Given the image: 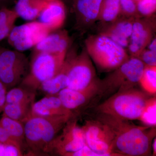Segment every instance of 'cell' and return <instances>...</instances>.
I'll return each mask as SVG.
<instances>
[{
  "mask_svg": "<svg viewBox=\"0 0 156 156\" xmlns=\"http://www.w3.org/2000/svg\"><path fill=\"white\" fill-rule=\"evenodd\" d=\"M8 89L0 81V112L3 111V108L6 103V94Z\"/></svg>",
  "mask_w": 156,
  "mask_h": 156,
  "instance_id": "34",
  "label": "cell"
},
{
  "mask_svg": "<svg viewBox=\"0 0 156 156\" xmlns=\"http://www.w3.org/2000/svg\"><path fill=\"white\" fill-rule=\"evenodd\" d=\"M70 115L41 117L30 116L23 122L26 146L31 155L49 154L50 146L62 130Z\"/></svg>",
  "mask_w": 156,
  "mask_h": 156,
  "instance_id": "2",
  "label": "cell"
},
{
  "mask_svg": "<svg viewBox=\"0 0 156 156\" xmlns=\"http://www.w3.org/2000/svg\"><path fill=\"white\" fill-rule=\"evenodd\" d=\"M18 17L13 9L8 7L0 9V42L8 37Z\"/></svg>",
  "mask_w": 156,
  "mask_h": 156,
  "instance_id": "25",
  "label": "cell"
},
{
  "mask_svg": "<svg viewBox=\"0 0 156 156\" xmlns=\"http://www.w3.org/2000/svg\"><path fill=\"white\" fill-rule=\"evenodd\" d=\"M10 0H0V9L3 7H7V4Z\"/></svg>",
  "mask_w": 156,
  "mask_h": 156,
  "instance_id": "36",
  "label": "cell"
},
{
  "mask_svg": "<svg viewBox=\"0 0 156 156\" xmlns=\"http://www.w3.org/2000/svg\"><path fill=\"white\" fill-rule=\"evenodd\" d=\"M136 5L139 17H150L155 14L156 0H140Z\"/></svg>",
  "mask_w": 156,
  "mask_h": 156,
  "instance_id": "28",
  "label": "cell"
},
{
  "mask_svg": "<svg viewBox=\"0 0 156 156\" xmlns=\"http://www.w3.org/2000/svg\"><path fill=\"white\" fill-rule=\"evenodd\" d=\"M121 16L119 0H104L97 21V29L112 23Z\"/></svg>",
  "mask_w": 156,
  "mask_h": 156,
  "instance_id": "21",
  "label": "cell"
},
{
  "mask_svg": "<svg viewBox=\"0 0 156 156\" xmlns=\"http://www.w3.org/2000/svg\"><path fill=\"white\" fill-rule=\"evenodd\" d=\"M0 123L10 136L23 151L26 146L24 124L3 114Z\"/></svg>",
  "mask_w": 156,
  "mask_h": 156,
  "instance_id": "22",
  "label": "cell"
},
{
  "mask_svg": "<svg viewBox=\"0 0 156 156\" xmlns=\"http://www.w3.org/2000/svg\"><path fill=\"white\" fill-rule=\"evenodd\" d=\"M136 58L149 66H156V52L146 48L140 52Z\"/></svg>",
  "mask_w": 156,
  "mask_h": 156,
  "instance_id": "31",
  "label": "cell"
},
{
  "mask_svg": "<svg viewBox=\"0 0 156 156\" xmlns=\"http://www.w3.org/2000/svg\"><path fill=\"white\" fill-rule=\"evenodd\" d=\"M155 14L147 17L134 18L132 34L127 52L130 57H136L155 36Z\"/></svg>",
  "mask_w": 156,
  "mask_h": 156,
  "instance_id": "13",
  "label": "cell"
},
{
  "mask_svg": "<svg viewBox=\"0 0 156 156\" xmlns=\"http://www.w3.org/2000/svg\"><path fill=\"white\" fill-rule=\"evenodd\" d=\"M33 104L6 103L3 108V114L23 123L30 116Z\"/></svg>",
  "mask_w": 156,
  "mask_h": 156,
  "instance_id": "24",
  "label": "cell"
},
{
  "mask_svg": "<svg viewBox=\"0 0 156 156\" xmlns=\"http://www.w3.org/2000/svg\"><path fill=\"white\" fill-rule=\"evenodd\" d=\"M47 0H17L14 9L18 17L26 20L38 18Z\"/></svg>",
  "mask_w": 156,
  "mask_h": 156,
  "instance_id": "20",
  "label": "cell"
},
{
  "mask_svg": "<svg viewBox=\"0 0 156 156\" xmlns=\"http://www.w3.org/2000/svg\"><path fill=\"white\" fill-rule=\"evenodd\" d=\"M70 64L67 76V88L82 90L92 85L97 79L92 59L85 47L80 54L74 49L68 50Z\"/></svg>",
  "mask_w": 156,
  "mask_h": 156,
  "instance_id": "8",
  "label": "cell"
},
{
  "mask_svg": "<svg viewBox=\"0 0 156 156\" xmlns=\"http://www.w3.org/2000/svg\"><path fill=\"white\" fill-rule=\"evenodd\" d=\"M23 155V151L14 144L0 143V156H20Z\"/></svg>",
  "mask_w": 156,
  "mask_h": 156,
  "instance_id": "30",
  "label": "cell"
},
{
  "mask_svg": "<svg viewBox=\"0 0 156 156\" xmlns=\"http://www.w3.org/2000/svg\"><path fill=\"white\" fill-rule=\"evenodd\" d=\"M145 65L136 57H130L103 80H98V92L96 105L117 92L135 88L139 84Z\"/></svg>",
  "mask_w": 156,
  "mask_h": 156,
  "instance_id": "4",
  "label": "cell"
},
{
  "mask_svg": "<svg viewBox=\"0 0 156 156\" xmlns=\"http://www.w3.org/2000/svg\"><path fill=\"white\" fill-rule=\"evenodd\" d=\"M92 118L109 129L113 136L112 152L119 156L152 155L156 127L136 126L131 121L95 112Z\"/></svg>",
  "mask_w": 156,
  "mask_h": 156,
  "instance_id": "1",
  "label": "cell"
},
{
  "mask_svg": "<svg viewBox=\"0 0 156 156\" xmlns=\"http://www.w3.org/2000/svg\"><path fill=\"white\" fill-rule=\"evenodd\" d=\"M71 39L65 30H57L48 34L34 47L33 52L57 53L67 52L71 46Z\"/></svg>",
  "mask_w": 156,
  "mask_h": 156,
  "instance_id": "16",
  "label": "cell"
},
{
  "mask_svg": "<svg viewBox=\"0 0 156 156\" xmlns=\"http://www.w3.org/2000/svg\"><path fill=\"white\" fill-rule=\"evenodd\" d=\"M51 32L42 23L32 21L14 26L8 37V41L15 50L23 52L34 48Z\"/></svg>",
  "mask_w": 156,
  "mask_h": 156,
  "instance_id": "9",
  "label": "cell"
},
{
  "mask_svg": "<svg viewBox=\"0 0 156 156\" xmlns=\"http://www.w3.org/2000/svg\"><path fill=\"white\" fill-rule=\"evenodd\" d=\"M77 117H72L65 125L50 146V154L67 156L86 145L82 127L77 123Z\"/></svg>",
  "mask_w": 156,
  "mask_h": 156,
  "instance_id": "11",
  "label": "cell"
},
{
  "mask_svg": "<svg viewBox=\"0 0 156 156\" xmlns=\"http://www.w3.org/2000/svg\"><path fill=\"white\" fill-rule=\"evenodd\" d=\"M67 52H33L29 72L19 86L36 92L42 83L53 77L60 71Z\"/></svg>",
  "mask_w": 156,
  "mask_h": 156,
  "instance_id": "6",
  "label": "cell"
},
{
  "mask_svg": "<svg viewBox=\"0 0 156 156\" xmlns=\"http://www.w3.org/2000/svg\"><path fill=\"white\" fill-rule=\"evenodd\" d=\"M98 80L86 89L76 90L66 88L58 92L57 95L63 106L73 113L75 116L82 111L94 106L98 92Z\"/></svg>",
  "mask_w": 156,
  "mask_h": 156,
  "instance_id": "12",
  "label": "cell"
},
{
  "mask_svg": "<svg viewBox=\"0 0 156 156\" xmlns=\"http://www.w3.org/2000/svg\"><path fill=\"white\" fill-rule=\"evenodd\" d=\"M122 16L127 17H140L136 11V3L134 0H119Z\"/></svg>",
  "mask_w": 156,
  "mask_h": 156,
  "instance_id": "29",
  "label": "cell"
},
{
  "mask_svg": "<svg viewBox=\"0 0 156 156\" xmlns=\"http://www.w3.org/2000/svg\"><path fill=\"white\" fill-rule=\"evenodd\" d=\"M0 113H1V112H0Z\"/></svg>",
  "mask_w": 156,
  "mask_h": 156,
  "instance_id": "39",
  "label": "cell"
},
{
  "mask_svg": "<svg viewBox=\"0 0 156 156\" xmlns=\"http://www.w3.org/2000/svg\"><path fill=\"white\" fill-rule=\"evenodd\" d=\"M70 64V54L68 50L61 70L53 77L40 85V90L46 95H57L62 89L67 87V76Z\"/></svg>",
  "mask_w": 156,
  "mask_h": 156,
  "instance_id": "19",
  "label": "cell"
},
{
  "mask_svg": "<svg viewBox=\"0 0 156 156\" xmlns=\"http://www.w3.org/2000/svg\"><path fill=\"white\" fill-rule=\"evenodd\" d=\"M85 45L90 58L102 72L114 70L130 57L122 47L101 34L89 36L85 40Z\"/></svg>",
  "mask_w": 156,
  "mask_h": 156,
  "instance_id": "5",
  "label": "cell"
},
{
  "mask_svg": "<svg viewBox=\"0 0 156 156\" xmlns=\"http://www.w3.org/2000/svg\"><path fill=\"white\" fill-rule=\"evenodd\" d=\"M156 95L151 96L149 99L147 104L143 112L140 121L146 126L156 127Z\"/></svg>",
  "mask_w": 156,
  "mask_h": 156,
  "instance_id": "27",
  "label": "cell"
},
{
  "mask_svg": "<svg viewBox=\"0 0 156 156\" xmlns=\"http://www.w3.org/2000/svg\"><path fill=\"white\" fill-rule=\"evenodd\" d=\"M152 151H153L152 155H156V137L154 138L153 140L152 144Z\"/></svg>",
  "mask_w": 156,
  "mask_h": 156,
  "instance_id": "35",
  "label": "cell"
},
{
  "mask_svg": "<svg viewBox=\"0 0 156 156\" xmlns=\"http://www.w3.org/2000/svg\"><path fill=\"white\" fill-rule=\"evenodd\" d=\"M140 1V0H134V2H135V3H136L137 2H138V1Z\"/></svg>",
  "mask_w": 156,
  "mask_h": 156,
  "instance_id": "38",
  "label": "cell"
},
{
  "mask_svg": "<svg viewBox=\"0 0 156 156\" xmlns=\"http://www.w3.org/2000/svg\"><path fill=\"white\" fill-rule=\"evenodd\" d=\"M86 145L101 156H119L112 152L113 136L105 125L92 118L82 127Z\"/></svg>",
  "mask_w": 156,
  "mask_h": 156,
  "instance_id": "10",
  "label": "cell"
},
{
  "mask_svg": "<svg viewBox=\"0 0 156 156\" xmlns=\"http://www.w3.org/2000/svg\"><path fill=\"white\" fill-rule=\"evenodd\" d=\"M66 17V5L62 0H47L38 18L51 31L61 28Z\"/></svg>",
  "mask_w": 156,
  "mask_h": 156,
  "instance_id": "17",
  "label": "cell"
},
{
  "mask_svg": "<svg viewBox=\"0 0 156 156\" xmlns=\"http://www.w3.org/2000/svg\"><path fill=\"white\" fill-rule=\"evenodd\" d=\"M63 115L75 116L63 106L56 95H46L41 100L35 101L32 106L31 116L51 117Z\"/></svg>",
  "mask_w": 156,
  "mask_h": 156,
  "instance_id": "18",
  "label": "cell"
},
{
  "mask_svg": "<svg viewBox=\"0 0 156 156\" xmlns=\"http://www.w3.org/2000/svg\"><path fill=\"white\" fill-rule=\"evenodd\" d=\"M134 18L121 16L112 23L97 29L98 34L108 37L127 51Z\"/></svg>",
  "mask_w": 156,
  "mask_h": 156,
  "instance_id": "15",
  "label": "cell"
},
{
  "mask_svg": "<svg viewBox=\"0 0 156 156\" xmlns=\"http://www.w3.org/2000/svg\"><path fill=\"white\" fill-rule=\"evenodd\" d=\"M62 1L66 5H71L73 0H62Z\"/></svg>",
  "mask_w": 156,
  "mask_h": 156,
  "instance_id": "37",
  "label": "cell"
},
{
  "mask_svg": "<svg viewBox=\"0 0 156 156\" xmlns=\"http://www.w3.org/2000/svg\"><path fill=\"white\" fill-rule=\"evenodd\" d=\"M104 0H73L75 16V29L81 34L92 28L98 20Z\"/></svg>",
  "mask_w": 156,
  "mask_h": 156,
  "instance_id": "14",
  "label": "cell"
},
{
  "mask_svg": "<svg viewBox=\"0 0 156 156\" xmlns=\"http://www.w3.org/2000/svg\"><path fill=\"white\" fill-rule=\"evenodd\" d=\"M139 84L147 93L156 95V66L145 65Z\"/></svg>",
  "mask_w": 156,
  "mask_h": 156,
  "instance_id": "26",
  "label": "cell"
},
{
  "mask_svg": "<svg viewBox=\"0 0 156 156\" xmlns=\"http://www.w3.org/2000/svg\"><path fill=\"white\" fill-rule=\"evenodd\" d=\"M67 156H101L99 154L95 152L94 151L85 145L79 150L71 153Z\"/></svg>",
  "mask_w": 156,
  "mask_h": 156,
  "instance_id": "32",
  "label": "cell"
},
{
  "mask_svg": "<svg viewBox=\"0 0 156 156\" xmlns=\"http://www.w3.org/2000/svg\"><path fill=\"white\" fill-rule=\"evenodd\" d=\"M30 67V62L22 52L0 48V81L8 90L20 85Z\"/></svg>",
  "mask_w": 156,
  "mask_h": 156,
  "instance_id": "7",
  "label": "cell"
},
{
  "mask_svg": "<svg viewBox=\"0 0 156 156\" xmlns=\"http://www.w3.org/2000/svg\"><path fill=\"white\" fill-rule=\"evenodd\" d=\"M0 143L14 144L21 148L11 138L5 129L2 126L1 123H0Z\"/></svg>",
  "mask_w": 156,
  "mask_h": 156,
  "instance_id": "33",
  "label": "cell"
},
{
  "mask_svg": "<svg viewBox=\"0 0 156 156\" xmlns=\"http://www.w3.org/2000/svg\"><path fill=\"white\" fill-rule=\"evenodd\" d=\"M145 91L133 88L117 92L93 107L95 112L122 119L139 120L151 96Z\"/></svg>",
  "mask_w": 156,
  "mask_h": 156,
  "instance_id": "3",
  "label": "cell"
},
{
  "mask_svg": "<svg viewBox=\"0 0 156 156\" xmlns=\"http://www.w3.org/2000/svg\"><path fill=\"white\" fill-rule=\"evenodd\" d=\"M36 92L26 87L18 86L7 91L6 103L33 104Z\"/></svg>",
  "mask_w": 156,
  "mask_h": 156,
  "instance_id": "23",
  "label": "cell"
}]
</instances>
